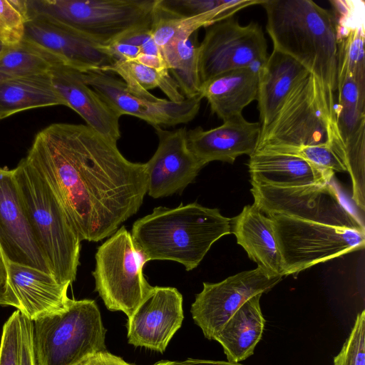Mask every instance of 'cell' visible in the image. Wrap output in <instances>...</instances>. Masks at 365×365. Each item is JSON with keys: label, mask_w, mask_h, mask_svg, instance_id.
Returning <instances> with one entry per match:
<instances>
[{"label": "cell", "mask_w": 365, "mask_h": 365, "mask_svg": "<svg viewBox=\"0 0 365 365\" xmlns=\"http://www.w3.org/2000/svg\"><path fill=\"white\" fill-rule=\"evenodd\" d=\"M33 322L37 365H82L107 351L106 329L94 300L71 299L65 309Z\"/></svg>", "instance_id": "obj_6"}, {"label": "cell", "mask_w": 365, "mask_h": 365, "mask_svg": "<svg viewBox=\"0 0 365 365\" xmlns=\"http://www.w3.org/2000/svg\"><path fill=\"white\" fill-rule=\"evenodd\" d=\"M197 31L162 51L168 71L185 98L200 94L201 83L198 71Z\"/></svg>", "instance_id": "obj_30"}, {"label": "cell", "mask_w": 365, "mask_h": 365, "mask_svg": "<svg viewBox=\"0 0 365 365\" xmlns=\"http://www.w3.org/2000/svg\"><path fill=\"white\" fill-rule=\"evenodd\" d=\"M6 265L9 286L19 305L18 310L29 319L34 322L69 304L67 291L70 285L27 266L9 262Z\"/></svg>", "instance_id": "obj_21"}, {"label": "cell", "mask_w": 365, "mask_h": 365, "mask_svg": "<svg viewBox=\"0 0 365 365\" xmlns=\"http://www.w3.org/2000/svg\"><path fill=\"white\" fill-rule=\"evenodd\" d=\"M247 165L251 183L283 187L325 184L334 174L297 156L279 153H254Z\"/></svg>", "instance_id": "obj_23"}, {"label": "cell", "mask_w": 365, "mask_h": 365, "mask_svg": "<svg viewBox=\"0 0 365 365\" xmlns=\"http://www.w3.org/2000/svg\"><path fill=\"white\" fill-rule=\"evenodd\" d=\"M52 106L66 103L55 89L50 71L0 82V120L23 110Z\"/></svg>", "instance_id": "obj_27"}, {"label": "cell", "mask_w": 365, "mask_h": 365, "mask_svg": "<svg viewBox=\"0 0 365 365\" xmlns=\"http://www.w3.org/2000/svg\"><path fill=\"white\" fill-rule=\"evenodd\" d=\"M336 91L335 119L343 146L341 160L352 188L358 190L365 185V81L338 71Z\"/></svg>", "instance_id": "obj_16"}, {"label": "cell", "mask_w": 365, "mask_h": 365, "mask_svg": "<svg viewBox=\"0 0 365 365\" xmlns=\"http://www.w3.org/2000/svg\"><path fill=\"white\" fill-rule=\"evenodd\" d=\"M260 153L294 155L324 170L334 172L346 171L338 155L329 145H307L297 148H279Z\"/></svg>", "instance_id": "obj_33"}, {"label": "cell", "mask_w": 365, "mask_h": 365, "mask_svg": "<svg viewBox=\"0 0 365 365\" xmlns=\"http://www.w3.org/2000/svg\"><path fill=\"white\" fill-rule=\"evenodd\" d=\"M13 173L22 205L53 276L71 285L79 265L81 240L46 180L25 158Z\"/></svg>", "instance_id": "obj_4"}, {"label": "cell", "mask_w": 365, "mask_h": 365, "mask_svg": "<svg viewBox=\"0 0 365 365\" xmlns=\"http://www.w3.org/2000/svg\"><path fill=\"white\" fill-rule=\"evenodd\" d=\"M262 294L247 300L229 319L214 340L231 363H240L254 354L262 337L265 319L260 307Z\"/></svg>", "instance_id": "obj_26"}, {"label": "cell", "mask_w": 365, "mask_h": 365, "mask_svg": "<svg viewBox=\"0 0 365 365\" xmlns=\"http://www.w3.org/2000/svg\"><path fill=\"white\" fill-rule=\"evenodd\" d=\"M254 205L265 215L279 214L328 225L365 231L363 220L330 182L322 185L276 187L252 183Z\"/></svg>", "instance_id": "obj_10"}, {"label": "cell", "mask_w": 365, "mask_h": 365, "mask_svg": "<svg viewBox=\"0 0 365 365\" xmlns=\"http://www.w3.org/2000/svg\"><path fill=\"white\" fill-rule=\"evenodd\" d=\"M273 49L302 64L318 81L335 119L338 36L333 13L311 0H263Z\"/></svg>", "instance_id": "obj_2"}, {"label": "cell", "mask_w": 365, "mask_h": 365, "mask_svg": "<svg viewBox=\"0 0 365 365\" xmlns=\"http://www.w3.org/2000/svg\"><path fill=\"white\" fill-rule=\"evenodd\" d=\"M158 146L145 163L148 194L160 198L180 193L205 166L190 150L185 127L173 130L155 128Z\"/></svg>", "instance_id": "obj_17"}, {"label": "cell", "mask_w": 365, "mask_h": 365, "mask_svg": "<svg viewBox=\"0 0 365 365\" xmlns=\"http://www.w3.org/2000/svg\"><path fill=\"white\" fill-rule=\"evenodd\" d=\"M280 254L283 276L362 250L365 231L269 215Z\"/></svg>", "instance_id": "obj_8"}, {"label": "cell", "mask_w": 365, "mask_h": 365, "mask_svg": "<svg viewBox=\"0 0 365 365\" xmlns=\"http://www.w3.org/2000/svg\"><path fill=\"white\" fill-rule=\"evenodd\" d=\"M104 72L118 74L130 93L150 102L161 100L148 91L155 88H159L171 101L179 103L185 99L168 70L158 71L133 61L116 60Z\"/></svg>", "instance_id": "obj_29"}, {"label": "cell", "mask_w": 365, "mask_h": 365, "mask_svg": "<svg viewBox=\"0 0 365 365\" xmlns=\"http://www.w3.org/2000/svg\"><path fill=\"white\" fill-rule=\"evenodd\" d=\"M0 305L12 306L17 309L19 303L12 293L8 283L7 269L5 259L0 250Z\"/></svg>", "instance_id": "obj_39"}, {"label": "cell", "mask_w": 365, "mask_h": 365, "mask_svg": "<svg viewBox=\"0 0 365 365\" xmlns=\"http://www.w3.org/2000/svg\"><path fill=\"white\" fill-rule=\"evenodd\" d=\"M24 41L81 73L103 71L116 61L95 44L46 16L29 12Z\"/></svg>", "instance_id": "obj_14"}, {"label": "cell", "mask_w": 365, "mask_h": 365, "mask_svg": "<svg viewBox=\"0 0 365 365\" xmlns=\"http://www.w3.org/2000/svg\"><path fill=\"white\" fill-rule=\"evenodd\" d=\"M153 365H170L168 361H160Z\"/></svg>", "instance_id": "obj_43"}, {"label": "cell", "mask_w": 365, "mask_h": 365, "mask_svg": "<svg viewBox=\"0 0 365 365\" xmlns=\"http://www.w3.org/2000/svg\"><path fill=\"white\" fill-rule=\"evenodd\" d=\"M5 46L2 45V43L0 42V56L4 51Z\"/></svg>", "instance_id": "obj_44"}, {"label": "cell", "mask_w": 365, "mask_h": 365, "mask_svg": "<svg viewBox=\"0 0 365 365\" xmlns=\"http://www.w3.org/2000/svg\"><path fill=\"white\" fill-rule=\"evenodd\" d=\"M231 232L258 268L269 277H284L272 222L254 204L231 219Z\"/></svg>", "instance_id": "obj_22"}, {"label": "cell", "mask_w": 365, "mask_h": 365, "mask_svg": "<svg viewBox=\"0 0 365 365\" xmlns=\"http://www.w3.org/2000/svg\"><path fill=\"white\" fill-rule=\"evenodd\" d=\"M282 277H269L257 267L220 282H204L202 290L195 296L191 305L192 319L205 337L214 340L225 324L247 300L268 292Z\"/></svg>", "instance_id": "obj_12"}, {"label": "cell", "mask_w": 365, "mask_h": 365, "mask_svg": "<svg viewBox=\"0 0 365 365\" xmlns=\"http://www.w3.org/2000/svg\"><path fill=\"white\" fill-rule=\"evenodd\" d=\"M82 365H132L122 358L105 351L99 352L88 359Z\"/></svg>", "instance_id": "obj_40"}, {"label": "cell", "mask_w": 365, "mask_h": 365, "mask_svg": "<svg viewBox=\"0 0 365 365\" xmlns=\"http://www.w3.org/2000/svg\"><path fill=\"white\" fill-rule=\"evenodd\" d=\"M258 68L232 70L202 83L200 94L207 99L212 113L222 121L242 115L243 109L257 101Z\"/></svg>", "instance_id": "obj_25"}, {"label": "cell", "mask_w": 365, "mask_h": 365, "mask_svg": "<svg viewBox=\"0 0 365 365\" xmlns=\"http://www.w3.org/2000/svg\"><path fill=\"white\" fill-rule=\"evenodd\" d=\"M0 250L6 262L52 275L21 203L13 170L0 167Z\"/></svg>", "instance_id": "obj_15"}, {"label": "cell", "mask_w": 365, "mask_h": 365, "mask_svg": "<svg viewBox=\"0 0 365 365\" xmlns=\"http://www.w3.org/2000/svg\"><path fill=\"white\" fill-rule=\"evenodd\" d=\"M261 1L224 0L218 9L202 14L189 17H165L154 14L152 24L153 39L163 51L180 41L187 40L201 27H206L219 20L233 16L235 12Z\"/></svg>", "instance_id": "obj_28"}, {"label": "cell", "mask_w": 365, "mask_h": 365, "mask_svg": "<svg viewBox=\"0 0 365 365\" xmlns=\"http://www.w3.org/2000/svg\"><path fill=\"white\" fill-rule=\"evenodd\" d=\"M317 145H330L341 161L343 146L336 122L329 115L321 85L309 73L294 84L261 132L254 153Z\"/></svg>", "instance_id": "obj_5"}, {"label": "cell", "mask_w": 365, "mask_h": 365, "mask_svg": "<svg viewBox=\"0 0 365 365\" xmlns=\"http://www.w3.org/2000/svg\"><path fill=\"white\" fill-rule=\"evenodd\" d=\"M50 75L55 89L66 106L76 111L88 127L117 143L120 138V115L84 82L81 72L56 62Z\"/></svg>", "instance_id": "obj_20"}, {"label": "cell", "mask_w": 365, "mask_h": 365, "mask_svg": "<svg viewBox=\"0 0 365 365\" xmlns=\"http://www.w3.org/2000/svg\"><path fill=\"white\" fill-rule=\"evenodd\" d=\"M158 0H26L28 11L51 18L98 46L152 25Z\"/></svg>", "instance_id": "obj_7"}, {"label": "cell", "mask_w": 365, "mask_h": 365, "mask_svg": "<svg viewBox=\"0 0 365 365\" xmlns=\"http://www.w3.org/2000/svg\"><path fill=\"white\" fill-rule=\"evenodd\" d=\"M19 365H37L34 350V322L21 313Z\"/></svg>", "instance_id": "obj_38"}, {"label": "cell", "mask_w": 365, "mask_h": 365, "mask_svg": "<svg viewBox=\"0 0 365 365\" xmlns=\"http://www.w3.org/2000/svg\"><path fill=\"white\" fill-rule=\"evenodd\" d=\"M28 19L26 0H0V42L4 46L22 43Z\"/></svg>", "instance_id": "obj_32"}, {"label": "cell", "mask_w": 365, "mask_h": 365, "mask_svg": "<svg viewBox=\"0 0 365 365\" xmlns=\"http://www.w3.org/2000/svg\"><path fill=\"white\" fill-rule=\"evenodd\" d=\"M44 178L82 240L111 236L135 215L148 190L145 163L87 125L52 123L25 158Z\"/></svg>", "instance_id": "obj_1"}, {"label": "cell", "mask_w": 365, "mask_h": 365, "mask_svg": "<svg viewBox=\"0 0 365 365\" xmlns=\"http://www.w3.org/2000/svg\"><path fill=\"white\" fill-rule=\"evenodd\" d=\"M230 233L231 218L223 216L217 208L192 202L154 208L133 223L130 235L145 262L171 260L190 271L217 240Z\"/></svg>", "instance_id": "obj_3"}, {"label": "cell", "mask_w": 365, "mask_h": 365, "mask_svg": "<svg viewBox=\"0 0 365 365\" xmlns=\"http://www.w3.org/2000/svg\"><path fill=\"white\" fill-rule=\"evenodd\" d=\"M334 365H365L364 310L357 314L349 336L334 358Z\"/></svg>", "instance_id": "obj_34"}, {"label": "cell", "mask_w": 365, "mask_h": 365, "mask_svg": "<svg viewBox=\"0 0 365 365\" xmlns=\"http://www.w3.org/2000/svg\"><path fill=\"white\" fill-rule=\"evenodd\" d=\"M170 365H243L225 361L187 359L184 361H168Z\"/></svg>", "instance_id": "obj_42"}, {"label": "cell", "mask_w": 365, "mask_h": 365, "mask_svg": "<svg viewBox=\"0 0 365 365\" xmlns=\"http://www.w3.org/2000/svg\"><path fill=\"white\" fill-rule=\"evenodd\" d=\"M21 312L16 309L4 323L0 344V365H19Z\"/></svg>", "instance_id": "obj_36"}, {"label": "cell", "mask_w": 365, "mask_h": 365, "mask_svg": "<svg viewBox=\"0 0 365 365\" xmlns=\"http://www.w3.org/2000/svg\"><path fill=\"white\" fill-rule=\"evenodd\" d=\"M58 62L23 40L15 47H5L0 56V82L21 76L49 72Z\"/></svg>", "instance_id": "obj_31"}, {"label": "cell", "mask_w": 365, "mask_h": 365, "mask_svg": "<svg viewBox=\"0 0 365 365\" xmlns=\"http://www.w3.org/2000/svg\"><path fill=\"white\" fill-rule=\"evenodd\" d=\"M151 28L152 25H148L133 29L121 35L115 41L136 46L141 48L143 53L163 56L160 48L153 39Z\"/></svg>", "instance_id": "obj_37"}, {"label": "cell", "mask_w": 365, "mask_h": 365, "mask_svg": "<svg viewBox=\"0 0 365 365\" xmlns=\"http://www.w3.org/2000/svg\"><path fill=\"white\" fill-rule=\"evenodd\" d=\"M224 0H158L155 14L165 17H189L220 8Z\"/></svg>", "instance_id": "obj_35"}, {"label": "cell", "mask_w": 365, "mask_h": 365, "mask_svg": "<svg viewBox=\"0 0 365 365\" xmlns=\"http://www.w3.org/2000/svg\"><path fill=\"white\" fill-rule=\"evenodd\" d=\"M84 82L120 116L137 117L156 128L175 126L192 120L199 112L200 94L175 103L161 98L159 102H150L130 93L123 81L103 71L81 73Z\"/></svg>", "instance_id": "obj_13"}, {"label": "cell", "mask_w": 365, "mask_h": 365, "mask_svg": "<svg viewBox=\"0 0 365 365\" xmlns=\"http://www.w3.org/2000/svg\"><path fill=\"white\" fill-rule=\"evenodd\" d=\"M260 133L259 122H250L240 115L212 129L196 127L188 130L187 136L190 150L205 165L215 160L232 164L240 155L250 156Z\"/></svg>", "instance_id": "obj_19"}, {"label": "cell", "mask_w": 365, "mask_h": 365, "mask_svg": "<svg viewBox=\"0 0 365 365\" xmlns=\"http://www.w3.org/2000/svg\"><path fill=\"white\" fill-rule=\"evenodd\" d=\"M309 73L291 56L272 50L258 68L257 101L261 132L272 121L294 84Z\"/></svg>", "instance_id": "obj_24"}, {"label": "cell", "mask_w": 365, "mask_h": 365, "mask_svg": "<svg viewBox=\"0 0 365 365\" xmlns=\"http://www.w3.org/2000/svg\"><path fill=\"white\" fill-rule=\"evenodd\" d=\"M131 61L158 71L168 70L163 56L141 53Z\"/></svg>", "instance_id": "obj_41"}, {"label": "cell", "mask_w": 365, "mask_h": 365, "mask_svg": "<svg viewBox=\"0 0 365 365\" xmlns=\"http://www.w3.org/2000/svg\"><path fill=\"white\" fill-rule=\"evenodd\" d=\"M198 46V71L201 85L232 70L259 68L267 60V44L257 22L241 25L233 15L205 27Z\"/></svg>", "instance_id": "obj_11"}, {"label": "cell", "mask_w": 365, "mask_h": 365, "mask_svg": "<svg viewBox=\"0 0 365 365\" xmlns=\"http://www.w3.org/2000/svg\"><path fill=\"white\" fill-rule=\"evenodd\" d=\"M95 257L96 290L108 309L130 318L153 287L143 274L145 262L130 233L121 226L98 247Z\"/></svg>", "instance_id": "obj_9"}, {"label": "cell", "mask_w": 365, "mask_h": 365, "mask_svg": "<svg viewBox=\"0 0 365 365\" xmlns=\"http://www.w3.org/2000/svg\"><path fill=\"white\" fill-rule=\"evenodd\" d=\"M183 319L180 292L175 287H153L128 318V341L135 346L163 352Z\"/></svg>", "instance_id": "obj_18"}]
</instances>
